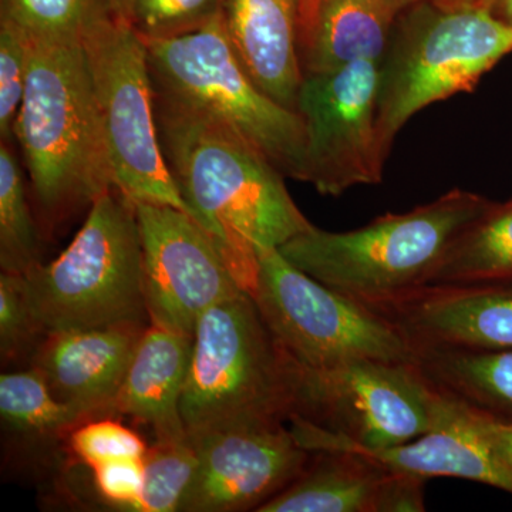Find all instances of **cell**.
<instances>
[{
	"label": "cell",
	"instance_id": "1",
	"mask_svg": "<svg viewBox=\"0 0 512 512\" xmlns=\"http://www.w3.org/2000/svg\"><path fill=\"white\" fill-rule=\"evenodd\" d=\"M156 117L165 163L191 217L251 293L259 252L281 248L312 222L285 175L227 124L158 93Z\"/></svg>",
	"mask_w": 512,
	"mask_h": 512
},
{
	"label": "cell",
	"instance_id": "2",
	"mask_svg": "<svg viewBox=\"0 0 512 512\" xmlns=\"http://www.w3.org/2000/svg\"><path fill=\"white\" fill-rule=\"evenodd\" d=\"M25 39L28 74L15 140L52 225L114 188L113 173L82 37Z\"/></svg>",
	"mask_w": 512,
	"mask_h": 512
},
{
	"label": "cell",
	"instance_id": "3",
	"mask_svg": "<svg viewBox=\"0 0 512 512\" xmlns=\"http://www.w3.org/2000/svg\"><path fill=\"white\" fill-rule=\"evenodd\" d=\"M493 204L457 188L430 204L383 215L353 231H323L313 225L278 249L316 281L372 305L429 285L454 241Z\"/></svg>",
	"mask_w": 512,
	"mask_h": 512
},
{
	"label": "cell",
	"instance_id": "4",
	"mask_svg": "<svg viewBox=\"0 0 512 512\" xmlns=\"http://www.w3.org/2000/svg\"><path fill=\"white\" fill-rule=\"evenodd\" d=\"M288 370L289 429L309 453L402 446L443 424L453 406L416 363L356 360L312 369L288 357Z\"/></svg>",
	"mask_w": 512,
	"mask_h": 512
},
{
	"label": "cell",
	"instance_id": "5",
	"mask_svg": "<svg viewBox=\"0 0 512 512\" xmlns=\"http://www.w3.org/2000/svg\"><path fill=\"white\" fill-rule=\"evenodd\" d=\"M180 410L190 437L291 417L288 357L251 293L217 303L198 320Z\"/></svg>",
	"mask_w": 512,
	"mask_h": 512
},
{
	"label": "cell",
	"instance_id": "6",
	"mask_svg": "<svg viewBox=\"0 0 512 512\" xmlns=\"http://www.w3.org/2000/svg\"><path fill=\"white\" fill-rule=\"evenodd\" d=\"M45 335L67 329L146 323L143 244L136 205L117 188L90 205L83 227L49 264L23 274Z\"/></svg>",
	"mask_w": 512,
	"mask_h": 512
},
{
	"label": "cell",
	"instance_id": "7",
	"mask_svg": "<svg viewBox=\"0 0 512 512\" xmlns=\"http://www.w3.org/2000/svg\"><path fill=\"white\" fill-rule=\"evenodd\" d=\"M512 53V28L488 10H443L429 0L404 10L380 62L377 131L389 156L414 114L476 89Z\"/></svg>",
	"mask_w": 512,
	"mask_h": 512
},
{
	"label": "cell",
	"instance_id": "8",
	"mask_svg": "<svg viewBox=\"0 0 512 512\" xmlns=\"http://www.w3.org/2000/svg\"><path fill=\"white\" fill-rule=\"evenodd\" d=\"M143 42L156 93L221 120L285 178L305 183L302 117L254 82L232 45L224 13L194 32Z\"/></svg>",
	"mask_w": 512,
	"mask_h": 512
},
{
	"label": "cell",
	"instance_id": "9",
	"mask_svg": "<svg viewBox=\"0 0 512 512\" xmlns=\"http://www.w3.org/2000/svg\"><path fill=\"white\" fill-rule=\"evenodd\" d=\"M82 43L114 188L133 204L168 205L191 215L161 148L146 43L113 10L87 25Z\"/></svg>",
	"mask_w": 512,
	"mask_h": 512
},
{
	"label": "cell",
	"instance_id": "10",
	"mask_svg": "<svg viewBox=\"0 0 512 512\" xmlns=\"http://www.w3.org/2000/svg\"><path fill=\"white\" fill-rule=\"evenodd\" d=\"M251 296L279 348L298 365L416 363V349L389 320L305 274L278 248L259 252Z\"/></svg>",
	"mask_w": 512,
	"mask_h": 512
},
{
	"label": "cell",
	"instance_id": "11",
	"mask_svg": "<svg viewBox=\"0 0 512 512\" xmlns=\"http://www.w3.org/2000/svg\"><path fill=\"white\" fill-rule=\"evenodd\" d=\"M380 63L360 60L303 76L296 111L306 131L305 183L329 197L382 183L386 153L377 131Z\"/></svg>",
	"mask_w": 512,
	"mask_h": 512
},
{
	"label": "cell",
	"instance_id": "12",
	"mask_svg": "<svg viewBox=\"0 0 512 512\" xmlns=\"http://www.w3.org/2000/svg\"><path fill=\"white\" fill-rule=\"evenodd\" d=\"M134 205L143 244L148 320L194 335L205 311L247 291L214 239L191 215L168 205Z\"/></svg>",
	"mask_w": 512,
	"mask_h": 512
},
{
	"label": "cell",
	"instance_id": "13",
	"mask_svg": "<svg viewBox=\"0 0 512 512\" xmlns=\"http://www.w3.org/2000/svg\"><path fill=\"white\" fill-rule=\"evenodd\" d=\"M190 439L198 464L181 504L184 512L258 511L301 476L312 454L284 424L212 431Z\"/></svg>",
	"mask_w": 512,
	"mask_h": 512
},
{
	"label": "cell",
	"instance_id": "14",
	"mask_svg": "<svg viewBox=\"0 0 512 512\" xmlns=\"http://www.w3.org/2000/svg\"><path fill=\"white\" fill-rule=\"evenodd\" d=\"M367 306L416 350H512V281L426 285Z\"/></svg>",
	"mask_w": 512,
	"mask_h": 512
},
{
	"label": "cell",
	"instance_id": "15",
	"mask_svg": "<svg viewBox=\"0 0 512 512\" xmlns=\"http://www.w3.org/2000/svg\"><path fill=\"white\" fill-rule=\"evenodd\" d=\"M146 323L47 333L33 355L35 367L57 399L84 421L113 413L114 402Z\"/></svg>",
	"mask_w": 512,
	"mask_h": 512
},
{
	"label": "cell",
	"instance_id": "16",
	"mask_svg": "<svg viewBox=\"0 0 512 512\" xmlns=\"http://www.w3.org/2000/svg\"><path fill=\"white\" fill-rule=\"evenodd\" d=\"M232 45L254 82L296 111L303 80L299 52V0H227Z\"/></svg>",
	"mask_w": 512,
	"mask_h": 512
},
{
	"label": "cell",
	"instance_id": "17",
	"mask_svg": "<svg viewBox=\"0 0 512 512\" xmlns=\"http://www.w3.org/2000/svg\"><path fill=\"white\" fill-rule=\"evenodd\" d=\"M192 336L150 323L114 402L113 413L146 424L156 441L188 437L180 404L190 369Z\"/></svg>",
	"mask_w": 512,
	"mask_h": 512
},
{
	"label": "cell",
	"instance_id": "18",
	"mask_svg": "<svg viewBox=\"0 0 512 512\" xmlns=\"http://www.w3.org/2000/svg\"><path fill=\"white\" fill-rule=\"evenodd\" d=\"M396 476L359 451H315L301 476L258 512H389Z\"/></svg>",
	"mask_w": 512,
	"mask_h": 512
},
{
	"label": "cell",
	"instance_id": "19",
	"mask_svg": "<svg viewBox=\"0 0 512 512\" xmlns=\"http://www.w3.org/2000/svg\"><path fill=\"white\" fill-rule=\"evenodd\" d=\"M451 402L448 419L419 439L382 451L346 450L359 451L400 473L423 478H463L512 494V468L495 456L474 429L467 406L454 399Z\"/></svg>",
	"mask_w": 512,
	"mask_h": 512
},
{
	"label": "cell",
	"instance_id": "20",
	"mask_svg": "<svg viewBox=\"0 0 512 512\" xmlns=\"http://www.w3.org/2000/svg\"><path fill=\"white\" fill-rule=\"evenodd\" d=\"M393 22L382 0H319L312 28L299 47L303 76L360 60L382 62Z\"/></svg>",
	"mask_w": 512,
	"mask_h": 512
},
{
	"label": "cell",
	"instance_id": "21",
	"mask_svg": "<svg viewBox=\"0 0 512 512\" xmlns=\"http://www.w3.org/2000/svg\"><path fill=\"white\" fill-rule=\"evenodd\" d=\"M431 386L477 412L512 421V350L417 349Z\"/></svg>",
	"mask_w": 512,
	"mask_h": 512
},
{
	"label": "cell",
	"instance_id": "22",
	"mask_svg": "<svg viewBox=\"0 0 512 512\" xmlns=\"http://www.w3.org/2000/svg\"><path fill=\"white\" fill-rule=\"evenodd\" d=\"M512 281V200L494 202L454 241L429 285Z\"/></svg>",
	"mask_w": 512,
	"mask_h": 512
},
{
	"label": "cell",
	"instance_id": "23",
	"mask_svg": "<svg viewBox=\"0 0 512 512\" xmlns=\"http://www.w3.org/2000/svg\"><path fill=\"white\" fill-rule=\"evenodd\" d=\"M0 414L10 430L29 436H55L84 421L82 414L57 399L35 367L0 376Z\"/></svg>",
	"mask_w": 512,
	"mask_h": 512
},
{
	"label": "cell",
	"instance_id": "24",
	"mask_svg": "<svg viewBox=\"0 0 512 512\" xmlns=\"http://www.w3.org/2000/svg\"><path fill=\"white\" fill-rule=\"evenodd\" d=\"M40 262V239L12 144L0 143V266L26 274Z\"/></svg>",
	"mask_w": 512,
	"mask_h": 512
},
{
	"label": "cell",
	"instance_id": "25",
	"mask_svg": "<svg viewBox=\"0 0 512 512\" xmlns=\"http://www.w3.org/2000/svg\"><path fill=\"white\" fill-rule=\"evenodd\" d=\"M198 454L190 437L156 441L144 458V485L134 512H175L197 470Z\"/></svg>",
	"mask_w": 512,
	"mask_h": 512
},
{
	"label": "cell",
	"instance_id": "26",
	"mask_svg": "<svg viewBox=\"0 0 512 512\" xmlns=\"http://www.w3.org/2000/svg\"><path fill=\"white\" fill-rule=\"evenodd\" d=\"M110 10V0H0V20L35 39H77Z\"/></svg>",
	"mask_w": 512,
	"mask_h": 512
},
{
	"label": "cell",
	"instance_id": "27",
	"mask_svg": "<svg viewBox=\"0 0 512 512\" xmlns=\"http://www.w3.org/2000/svg\"><path fill=\"white\" fill-rule=\"evenodd\" d=\"M227 0H134L123 16L143 40L194 32L222 15Z\"/></svg>",
	"mask_w": 512,
	"mask_h": 512
},
{
	"label": "cell",
	"instance_id": "28",
	"mask_svg": "<svg viewBox=\"0 0 512 512\" xmlns=\"http://www.w3.org/2000/svg\"><path fill=\"white\" fill-rule=\"evenodd\" d=\"M70 450L90 468L121 458H144L148 447L140 436L119 421L94 417L74 427Z\"/></svg>",
	"mask_w": 512,
	"mask_h": 512
},
{
	"label": "cell",
	"instance_id": "29",
	"mask_svg": "<svg viewBox=\"0 0 512 512\" xmlns=\"http://www.w3.org/2000/svg\"><path fill=\"white\" fill-rule=\"evenodd\" d=\"M28 45L25 36L0 20V137L15 140V126L26 89Z\"/></svg>",
	"mask_w": 512,
	"mask_h": 512
},
{
	"label": "cell",
	"instance_id": "30",
	"mask_svg": "<svg viewBox=\"0 0 512 512\" xmlns=\"http://www.w3.org/2000/svg\"><path fill=\"white\" fill-rule=\"evenodd\" d=\"M40 328L25 291L23 274L3 272L0 275V353L3 360L19 356L37 335Z\"/></svg>",
	"mask_w": 512,
	"mask_h": 512
},
{
	"label": "cell",
	"instance_id": "31",
	"mask_svg": "<svg viewBox=\"0 0 512 512\" xmlns=\"http://www.w3.org/2000/svg\"><path fill=\"white\" fill-rule=\"evenodd\" d=\"M144 458H121L92 468L97 493L114 510L134 512L143 493Z\"/></svg>",
	"mask_w": 512,
	"mask_h": 512
},
{
	"label": "cell",
	"instance_id": "32",
	"mask_svg": "<svg viewBox=\"0 0 512 512\" xmlns=\"http://www.w3.org/2000/svg\"><path fill=\"white\" fill-rule=\"evenodd\" d=\"M466 406V404H464ZM468 417L495 456L512 468V421L495 419L468 407Z\"/></svg>",
	"mask_w": 512,
	"mask_h": 512
},
{
	"label": "cell",
	"instance_id": "33",
	"mask_svg": "<svg viewBox=\"0 0 512 512\" xmlns=\"http://www.w3.org/2000/svg\"><path fill=\"white\" fill-rule=\"evenodd\" d=\"M319 0H299V47L305 42L315 19Z\"/></svg>",
	"mask_w": 512,
	"mask_h": 512
},
{
	"label": "cell",
	"instance_id": "34",
	"mask_svg": "<svg viewBox=\"0 0 512 512\" xmlns=\"http://www.w3.org/2000/svg\"><path fill=\"white\" fill-rule=\"evenodd\" d=\"M443 10H490L494 0H429Z\"/></svg>",
	"mask_w": 512,
	"mask_h": 512
},
{
	"label": "cell",
	"instance_id": "35",
	"mask_svg": "<svg viewBox=\"0 0 512 512\" xmlns=\"http://www.w3.org/2000/svg\"><path fill=\"white\" fill-rule=\"evenodd\" d=\"M488 12H490L495 19L500 20V22L512 28V0H494Z\"/></svg>",
	"mask_w": 512,
	"mask_h": 512
},
{
	"label": "cell",
	"instance_id": "36",
	"mask_svg": "<svg viewBox=\"0 0 512 512\" xmlns=\"http://www.w3.org/2000/svg\"><path fill=\"white\" fill-rule=\"evenodd\" d=\"M419 2H421V0H382L387 15L393 20L396 19L400 13L404 12V10L412 8L413 5Z\"/></svg>",
	"mask_w": 512,
	"mask_h": 512
},
{
	"label": "cell",
	"instance_id": "37",
	"mask_svg": "<svg viewBox=\"0 0 512 512\" xmlns=\"http://www.w3.org/2000/svg\"><path fill=\"white\" fill-rule=\"evenodd\" d=\"M134 0H110L111 9L116 15L121 16L123 18L126 15L127 10L130 9L131 3Z\"/></svg>",
	"mask_w": 512,
	"mask_h": 512
}]
</instances>
